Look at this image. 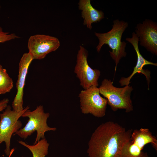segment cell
I'll return each mask as SVG.
<instances>
[{
  "label": "cell",
  "instance_id": "obj_4",
  "mask_svg": "<svg viewBox=\"0 0 157 157\" xmlns=\"http://www.w3.org/2000/svg\"><path fill=\"white\" fill-rule=\"evenodd\" d=\"M49 116V113H45L43 106L41 105L38 106L33 110H27L22 117H28L27 123L24 127L14 135H17L20 138L26 139L36 131L37 135L34 144H36L40 140L45 138L46 132L55 131L56 129V128L50 127L47 125V119Z\"/></svg>",
  "mask_w": 157,
  "mask_h": 157
},
{
  "label": "cell",
  "instance_id": "obj_6",
  "mask_svg": "<svg viewBox=\"0 0 157 157\" xmlns=\"http://www.w3.org/2000/svg\"><path fill=\"white\" fill-rule=\"evenodd\" d=\"M29 108L27 106L22 111L16 112L12 110L11 107L8 105L4 110L0 113V145L3 142H5L6 148L4 152L7 156H9L11 150L10 140L12 135L22 126V123L19 119Z\"/></svg>",
  "mask_w": 157,
  "mask_h": 157
},
{
  "label": "cell",
  "instance_id": "obj_16",
  "mask_svg": "<svg viewBox=\"0 0 157 157\" xmlns=\"http://www.w3.org/2000/svg\"><path fill=\"white\" fill-rule=\"evenodd\" d=\"M19 37L15 33H9L3 31L0 26V43H3L10 40L18 38Z\"/></svg>",
  "mask_w": 157,
  "mask_h": 157
},
{
  "label": "cell",
  "instance_id": "obj_10",
  "mask_svg": "<svg viewBox=\"0 0 157 157\" xmlns=\"http://www.w3.org/2000/svg\"><path fill=\"white\" fill-rule=\"evenodd\" d=\"M135 32L140 45L148 51L157 55V23L149 19H145L142 23L137 24Z\"/></svg>",
  "mask_w": 157,
  "mask_h": 157
},
{
  "label": "cell",
  "instance_id": "obj_11",
  "mask_svg": "<svg viewBox=\"0 0 157 157\" xmlns=\"http://www.w3.org/2000/svg\"><path fill=\"white\" fill-rule=\"evenodd\" d=\"M33 60L32 55L28 52L23 55L19 62V73L16 83L17 92L12 104L13 110L15 111L20 112L24 109L23 97L25 80L28 68Z\"/></svg>",
  "mask_w": 157,
  "mask_h": 157
},
{
  "label": "cell",
  "instance_id": "obj_1",
  "mask_svg": "<svg viewBox=\"0 0 157 157\" xmlns=\"http://www.w3.org/2000/svg\"><path fill=\"white\" fill-rule=\"evenodd\" d=\"M132 131L111 121L101 124L88 142V157H119L121 149L130 138Z\"/></svg>",
  "mask_w": 157,
  "mask_h": 157
},
{
  "label": "cell",
  "instance_id": "obj_2",
  "mask_svg": "<svg viewBox=\"0 0 157 157\" xmlns=\"http://www.w3.org/2000/svg\"><path fill=\"white\" fill-rule=\"evenodd\" d=\"M112 29L109 31L104 33L94 32L95 35L99 40L96 47L97 51L99 52L105 44L108 45L111 49L109 51L110 55L115 64V71L117 65L121 59L125 57L126 53L125 48L126 43L122 41V35L128 26L127 22L118 19L114 20Z\"/></svg>",
  "mask_w": 157,
  "mask_h": 157
},
{
  "label": "cell",
  "instance_id": "obj_17",
  "mask_svg": "<svg viewBox=\"0 0 157 157\" xmlns=\"http://www.w3.org/2000/svg\"><path fill=\"white\" fill-rule=\"evenodd\" d=\"M9 100L8 98H4L0 101V112L4 110L8 106Z\"/></svg>",
  "mask_w": 157,
  "mask_h": 157
},
{
  "label": "cell",
  "instance_id": "obj_8",
  "mask_svg": "<svg viewBox=\"0 0 157 157\" xmlns=\"http://www.w3.org/2000/svg\"><path fill=\"white\" fill-rule=\"evenodd\" d=\"M88 55V50L80 46L77 55L74 72L79 80L80 85L84 90L92 86L98 87V81L101 75L99 70L93 69L88 65L87 61Z\"/></svg>",
  "mask_w": 157,
  "mask_h": 157
},
{
  "label": "cell",
  "instance_id": "obj_15",
  "mask_svg": "<svg viewBox=\"0 0 157 157\" xmlns=\"http://www.w3.org/2000/svg\"><path fill=\"white\" fill-rule=\"evenodd\" d=\"M13 86L12 79L9 76L6 70L3 68L0 72V94L10 92Z\"/></svg>",
  "mask_w": 157,
  "mask_h": 157
},
{
  "label": "cell",
  "instance_id": "obj_7",
  "mask_svg": "<svg viewBox=\"0 0 157 157\" xmlns=\"http://www.w3.org/2000/svg\"><path fill=\"white\" fill-rule=\"evenodd\" d=\"M100 94L99 88L95 86L82 90L78 95L81 112L98 118L104 116L108 101Z\"/></svg>",
  "mask_w": 157,
  "mask_h": 157
},
{
  "label": "cell",
  "instance_id": "obj_13",
  "mask_svg": "<svg viewBox=\"0 0 157 157\" xmlns=\"http://www.w3.org/2000/svg\"><path fill=\"white\" fill-rule=\"evenodd\" d=\"M79 10L82 11L81 17L84 19L83 24L91 30L92 24L100 22L104 18V13L94 8L90 0H80L78 3Z\"/></svg>",
  "mask_w": 157,
  "mask_h": 157
},
{
  "label": "cell",
  "instance_id": "obj_3",
  "mask_svg": "<svg viewBox=\"0 0 157 157\" xmlns=\"http://www.w3.org/2000/svg\"><path fill=\"white\" fill-rule=\"evenodd\" d=\"M110 80L105 78L99 88L100 94L107 100L108 104L114 111L124 110L126 113L133 110L131 94L133 90L132 86L119 88L113 86Z\"/></svg>",
  "mask_w": 157,
  "mask_h": 157
},
{
  "label": "cell",
  "instance_id": "obj_5",
  "mask_svg": "<svg viewBox=\"0 0 157 157\" xmlns=\"http://www.w3.org/2000/svg\"><path fill=\"white\" fill-rule=\"evenodd\" d=\"M149 144L157 151V139L148 128L133 130L129 139L122 146L119 157H149L142 150Z\"/></svg>",
  "mask_w": 157,
  "mask_h": 157
},
{
  "label": "cell",
  "instance_id": "obj_14",
  "mask_svg": "<svg viewBox=\"0 0 157 157\" xmlns=\"http://www.w3.org/2000/svg\"><path fill=\"white\" fill-rule=\"evenodd\" d=\"M18 142L30 150L33 155V157H46L48 154L49 144L45 138L41 139L33 145L28 144L22 141Z\"/></svg>",
  "mask_w": 157,
  "mask_h": 157
},
{
  "label": "cell",
  "instance_id": "obj_9",
  "mask_svg": "<svg viewBox=\"0 0 157 157\" xmlns=\"http://www.w3.org/2000/svg\"><path fill=\"white\" fill-rule=\"evenodd\" d=\"M60 44L59 40L55 37L36 34L29 38L28 48L33 60H41L44 58L48 53L57 50Z\"/></svg>",
  "mask_w": 157,
  "mask_h": 157
},
{
  "label": "cell",
  "instance_id": "obj_20",
  "mask_svg": "<svg viewBox=\"0 0 157 157\" xmlns=\"http://www.w3.org/2000/svg\"><path fill=\"white\" fill-rule=\"evenodd\" d=\"M1 8V5L0 3V10Z\"/></svg>",
  "mask_w": 157,
  "mask_h": 157
},
{
  "label": "cell",
  "instance_id": "obj_12",
  "mask_svg": "<svg viewBox=\"0 0 157 157\" xmlns=\"http://www.w3.org/2000/svg\"><path fill=\"white\" fill-rule=\"evenodd\" d=\"M126 40L133 46L136 52L137 56V61L135 66L131 74L128 77H122L120 79L119 82L121 86L129 85L130 81L133 76L137 73H141L144 75L147 81L148 87L150 82V72L147 70L143 69V67L146 65H151L157 66V63L149 61L145 59L141 54L138 47L139 39L135 32L132 33L131 38H127Z\"/></svg>",
  "mask_w": 157,
  "mask_h": 157
},
{
  "label": "cell",
  "instance_id": "obj_18",
  "mask_svg": "<svg viewBox=\"0 0 157 157\" xmlns=\"http://www.w3.org/2000/svg\"><path fill=\"white\" fill-rule=\"evenodd\" d=\"M14 151H15V149L14 148L12 149L11 150L9 155L8 156V157H11V156L13 154V152H14Z\"/></svg>",
  "mask_w": 157,
  "mask_h": 157
},
{
  "label": "cell",
  "instance_id": "obj_19",
  "mask_svg": "<svg viewBox=\"0 0 157 157\" xmlns=\"http://www.w3.org/2000/svg\"><path fill=\"white\" fill-rule=\"evenodd\" d=\"M3 68L2 66L1 65L0 63V72L1 71Z\"/></svg>",
  "mask_w": 157,
  "mask_h": 157
}]
</instances>
